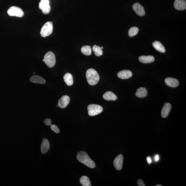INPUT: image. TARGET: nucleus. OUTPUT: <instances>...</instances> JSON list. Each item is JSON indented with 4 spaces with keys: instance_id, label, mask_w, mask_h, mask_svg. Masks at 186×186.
<instances>
[{
    "instance_id": "nucleus-1",
    "label": "nucleus",
    "mask_w": 186,
    "mask_h": 186,
    "mask_svg": "<svg viewBox=\"0 0 186 186\" xmlns=\"http://www.w3.org/2000/svg\"><path fill=\"white\" fill-rule=\"evenodd\" d=\"M77 158L79 162L90 168L93 169L96 166L94 162L90 159L85 152L81 151L79 152L77 154Z\"/></svg>"
},
{
    "instance_id": "nucleus-2",
    "label": "nucleus",
    "mask_w": 186,
    "mask_h": 186,
    "mask_svg": "<svg viewBox=\"0 0 186 186\" xmlns=\"http://www.w3.org/2000/svg\"><path fill=\"white\" fill-rule=\"evenodd\" d=\"M87 81L90 85H96L99 80V76L98 72L93 69H89L86 72Z\"/></svg>"
},
{
    "instance_id": "nucleus-3",
    "label": "nucleus",
    "mask_w": 186,
    "mask_h": 186,
    "mask_svg": "<svg viewBox=\"0 0 186 186\" xmlns=\"http://www.w3.org/2000/svg\"><path fill=\"white\" fill-rule=\"evenodd\" d=\"M44 62L49 68H52L56 63V57L54 53L49 51L45 55Z\"/></svg>"
},
{
    "instance_id": "nucleus-4",
    "label": "nucleus",
    "mask_w": 186,
    "mask_h": 186,
    "mask_svg": "<svg viewBox=\"0 0 186 186\" xmlns=\"http://www.w3.org/2000/svg\"><path fill=\"white\" fill-rule=\"evenodd\" d=\"M52 31V22H47L42 27L40 31V35L42 37H46L51 35Z\"/></svg>"
},
{
    "instance_id": "nucleus-5",
    "label": "nucleus",
    "mask_w": 186,
    "mask_h": 186,
    "mask_svg": "<svg viewBox=\"0 0 186 186\" xmlns=\"http://www.w3.org/2000/svg\"><path fill=\"white\" fill-rule=\"evenodd\" d=\"M88 114L90 116H96L102 112L103 108L102 106L97 104H92L87 107Z\"/></svg>"
},
{
    "instance_id": "nucleus-6",
    "label": "nucleus",
    "mask_w": 186,
    "mask_h": 186,
    "mask_svg": "<svg viewBox=\"0 0 186 186\" xmlns=\"http://www.w3.org/2000/svg\"><path fill=\"white\" fill-rule=\"evenodd\" d=\"M8 15L19 17L23 16L24 12L20 8L16 6H12L7 11Z\"/></svg>"
},
{
    "instance_id": "nucleus-7",
    "label": "nucleus",
    "mask_w": 186,
    "mask_h": 186,
    "mask_svg": "<svg viewBox=\"0 0 186 186\" xmlns=\"http://www.w3.org/2000/svg\"><path fill=\"white\" fill-rule=\"evenodd\" d=\"M49 3V0H41L39 7L43 14H48L50 12L51 7Z\"/></svg>"
},
{
    "instance_id": "nucleus-8",
    "label": "nucleus",
    "mask_w": 186,
    "mask_h": 186,
    "mask_svg": "<svg viewBox=\"0 0 186 186\" xmlns=\"http://www.w3.org/2000/svg\"><path fill=\"white\" fill-rule=\"evenodd\" d=\"M123 155L120 154L116 157L113 161V165L116 169L118 170H120L123 166Z\"/></svg>"
},
{
    "instance_id": "nucleus-9",
    "label": "nucleus",
    "mask_w": 186,
    "mask_h": 186,
    "mask_svg": "<svg viewBox=\"0 0 186 186\" xmlns=\"http://www.w3.org/2000/svg\"><path fill=\"white\" fill-rule=\"evenodd\" d=\"M70 99L68 95H63L58 101V106L61 108H65L69 103Z\"/></svg>"
},
{
    "instance_id": "nucleus-10",
    "label": "nucleus",
    "mask_w": 186,
    "mask_h": 186,
    "mask_svg": "<svg viewBox=\"0 0 186 186\" xmlns=\"http://www.w3.org/2000/svg\"><path fill=\"white\" fill-rule=\"evenodd\" d=\"M133 9L138 15L143 16L145 15V11L143 7L139 3H136L133 5Z\"/></svg>"
},
{
    "instance_id": "nucleus-11",
    "label": "nucleus",
    "mask_w": 186,
    "mask_h": 186,
    "mask_svg": "<svg viewBox=\"0 0 186 186\" xmlns=\"http://www.w3.org/2000/svg\"><path fill=\"white\" fill-rule=\"evenodd\" d=\"M165 82L167 86L172 88H175L179 84L178 80L174 78L168 77L165 80Z\"/></svg>"
},
{
    "instance_id": "nucleus-12",
    "label": "nucleus",
    "mask_w": 186,
    "mask_h": 186,
    "mask_svg": "<svg viewBox=\"0 0 186 186\" xmlns=\"http://www.w3.org/2000/svg\"><path fill=\"white\" fill-rule=\"evenodd\" d=\"M174 6L175 9L177 10H185L186 9V1L185 0H175Z\"/></svg>"
},
{
    "instance_id": "nucleus-13",
    "label": "nucleus",
    "mask_w": 186,
    "mask_h": 186,
    "mask_svg": "<svg viewBox=\"0 0 186 186\" xmlns=\"http://www.w3.org/2000/svg\"><path fill=\"white\" fill-rule=\"evenodd\" d=\"M171 109V106L169 103L165 104L161 110V116L163 118H166L169 115Z\"/></svg>"
},
{
    "instance_id": "nucleus-14",
    "label": "nucleus",
    "mask_w": 186,
    "mask_h": 186,
    "mask_svg": "<svg viewBox=\"0 0 186 186\" xmlns=\"http://www.w3.org/2000/svg\"><path fill=\"white\" fill-rule=\"evenodd\" d=\"M118 77L120 78L125 79L130 78L132 76V73L129 70H123L118 72L117 74Z\"/></svg>"
},
{
    "instance_id": "nucleus-15",
    "label": "nucleus",
    "mask_w": 186,
    "mask_h": 186,
    "mask_svg": "<svg viewBox=\"0 0 186 186\" xmlns=\"http://www.w3.org/2000/svg\"><path fill=\"white\" fill-rule=\"evenodd\" d=\"M40 149L42 154H45L50 149V144L48 140L45 138L42 140Z\"/></svg>"
},
{
    "instance_id": "nucleus-16",
    "label": "nucleus",
    "mask_w": 186,
    "mask_h": 186,
    "mask_svg": "<svg viewBox=\"0 0 186 186\" xmlns=\"http://www.w3.org/2000/svg\"><path fill=\"white\" fill-rule=\"evenodd\" d=\"M139 61L141 63H152L155 61V58L152 56H142L140 57Z\"/></svg>"
},
{
    "instance_id": "nucleus-17",
    "label": "nucleus",
    "mask_w": 186,
    "mask_h": 186,
    "mask_svg": "<svg viewBox=\"0 0 186 186\" xmlns=\"http://www.w3.org/2000/svg\"><path fill=\"white\" fill-rule=\"evenodd\" d=\"M103 98L108 101H115L117 99V97L114 93L111 91H107L104 94Z\"/></svg>"
},
{
    "instance_id": "nucleus-18",
    "label": "nucleus",
    "mask_w": 186,
    "mask_h": 186,
    "mask_svg": "<svg viewBox=\"0 0 186 186\" xmlns=\"http://www.w3.org/2000/svg\"><path fill=\"white\" fill-rule=\"evenodd\" d=\"M31 82L35 83H38L42 84H45L46 81L43 78L39 76H32L30 79Z\"/></svg>"
},
{
    "instance_id": "nucleus-19",
    "label": "nucleus",
    "mask_w": 186,
    "mask_h": 186,
    "mask_svg": "<svg viewBox=\"0 0 186 186\" xmlns=\"http://www.w3.org/2000/svg\"><path fill=\"white\" fill-rule=\"evenodd\" d=\"M148 92L146 88L140 87L138 89L136 93V96L139 98H144L147 95Z\"/></svg>"
},
{
    "instance_id": "nucleus-20",
    "label": "nucleus",
    "mask_w": 186,
    "mask_h": 186,
    "mask_svg": "<svg viewBox=\"0 0 186 186\" xmlns=\"http://www.w3.org/2000/svg\"><path fill=\"white\" fill-rule=\"evenodd\" d=\"M152 45L156 50L157 51L162 53L165 52L166 49L164 47L161 43L160 42L158 41H155L152 44Z\"/></svg>"
},
{
    "instance_id": "nucleus-21",
    "label": "nucleus",
    "mask_w": 186,
    "mask_h": 186,
    "mask_svg": "<svg viewBox=\"0 0 186 186\" xmlns=\"http://www.w3.org/2000/svg\"><path fill=\"white\" fill-rule=\"evenodd\" d=\"M63 79L67 85L70 86L73 84V78L71 74L67 73L63 77Z\"/></svg>"
},
{
    "instance_id": "nucleus-22",
    "label": "nucleus",
    "mask_w": 186,
    "mask_h": 186,
    "mask_svg": "<svg viewBox=\"0 0 186 186\" xmlns=\"http://www.w3.org/2000/svg\"><path fill=\"white\" fill-rule=\"evenodd\" d=\"M81 185L83 186H91V182L89 179L86 176L81 177L80 180Z\"/></svg>"
},
{
    "instance_id": "nucleus-23",
    "label": "nucleus",
    "mask_w": 186,
    "mask_h": 186,
    "mask_svg": "<svg viewBox=\"0 0 186 186\" xmlns=\"http://www.w3.org/2000/svg\"><path fill=\"white\" fill-rule=\"evenodd\" d=\"M81 52L86 56H89L91 54V47L89 46H84L81 48Z\"/></svg>"
},
{
    "instance_id": "nucleus-24",
    "label": "nucleus",
    "mask_w": 186,
    "mask_h": 186,
    "mask_svg": "<svg viewBox=\"0 0 186 186\" xmlns=\"http://www.w3.org/2000/svg\"><path fill=\"white\" fill-rule=\"evenodd\" d=\"M93 50L94 52L95 56H100L103 54V51L101 47L96 45H94L93 47Z\"/></svg>"
},
{
    "instance_id": "nucleus-25",
    "label": "nucleus",
    "mask_w": 186,
    "mask_h": 186,
    "mask_svg": "<svg viewBox=\"0 0 186 186\" xmlns=\"http://www.w3.org/2000/svg\"><path fill=\"white\" fill-rule=\"evenodd\" d=\"M139 30L138 28L136 27H133L130 28L129 31V35L130 37L135 36L137 34Z\"/></svg>"
},
{
    "instance_id": "nucleus-26",
    "label": "nucleus",
    "mask_w": 186,
    "mask_h": 186,
    "mask_svg": "<svg viewBox=\"0 0 186 186\" xmlns=\"http://www.w3.org/2000/svg\"><path fill=\"white\" fill-rule=\"evenodd\" d=\"M50 126L51 129L53 131L56 133L57 134L59 133L60 130L57 126L55 125H51Z\"/></svg>"
},
{
    "instance_id": "nucleus-27",
    "label": "nucleus",
    "mask_w": 186,
    "mask_h": 186,
    "mask_svg": "<svg viewBox=\"0 0 186 186\" xmlns=\"http://www.w3.org/2000/svg\"><path fill=\"white\" fill-rule=\"evenodd\" d=\"M51 120L50 119H46L44 121V123L47 125H51L52 124L51 123Z\"/></svg>"
},
{
    "instance_id": "nucleus-28",
    "label": "nucleus",
    "mask_w": 186,
    "mask_h": 186,
    "mask_svg": "<svg viewBox=\"0 0 186 186\" xmlns=\"http://www.w3.org/2000/svg\"><path fill=\"white\" fill-rule=\"evenodd\" d=\"M137 184L138 186H145L146 185H145V184L143 182L142 180L140 179L138 180L137 181Z\"/></svg>"
},
{
    "instance_id": "nucleus-29",
    "label": "nucleus",
    "mask_w": 186,
    "mask_h": 186,
    "mask_svg": "<svg viewBox=\"0 0 186 186\" xmlns=\"http://www.w3.org/2000/svg\"><path fill=\"white\" fill-rule=\"evenodd\" d=\"M154 159H155V161H158L159 159V156L158 155H156L155 156V157H154Z\"/></svg>"
},
{
    "instance_id": "nucleus-30",
    "label": "nucleus",
    "mask_w": 186,
    "mask_h": 186,
    "mask_svg": "<svg viewBox=\"0 0 186 186\" xmlns=\"http://www.w3.org/2000/svg\"><path fill=\"white\" fill-rule=\"evenodd\" d=\"M147 160L149 164H150V163H151V159L150 157H147Z\"/></svg>"
},
{
    "instance_id": "nucleus-31",
    "label": "nucleus",
    "mask_w": 186,
    "mask_h": 186,
    "mask_svg": "<svg viewBox=\"0 0 186 186\" xmlns=\"http://www.w3.org/2000/svg\"><path fill=\"white\" fill-rule=\"evenodd\" d=\"M156 186H162V185H157Z\"/></svg>"
},
{
    "instance_id": "nucleus-32",
    "label": "nucleus",
    "mask_w": 186,
    "mask_h": 186,
    "mask_svg": "<svg viewBox=\"0 0 186 186\" xmlns=\"http://www.w3.org/2000/svg\"><path fill=\"white\" fill-rule=\"evenodd\" d=\"M101 48H102V49H103L104 48V47H101Z\"/></svg>"
}]
</instances>
